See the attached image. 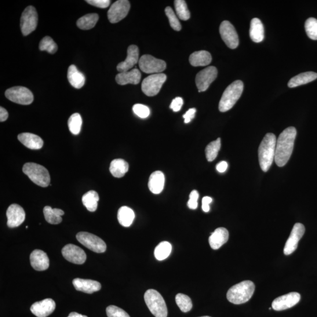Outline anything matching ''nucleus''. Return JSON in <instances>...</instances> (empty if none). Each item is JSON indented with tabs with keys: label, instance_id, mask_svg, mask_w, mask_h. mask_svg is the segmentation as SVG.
Here are the masks:
<instances>
[{
	"label": "nucleus",
	"instance_id": "f257e3e1",
	"mask_svg": "<svg viewBox=\"0 0 317 317\" xmlns=\"http://www.w3.org/2000/svg\"><path fill=\"white\" fill-rule=\"evenodd\" d=\"M297 130L291 126L284 129L277 140L275 162L279 167L285 166L289 161L294 149Z\"/></svg>",
	"mask_w": 317,
	"mask_h": 317
},
{
	"label": "nucleus",
	"instance_id": "f03ea898",
	"mask_svg": "<svg viewBox=\"0 0 317 317\" xmlns=\"http://www.w3.org/2000/svg\"><path fill=\"white\" fill-rule=\"evenodd\" d=\"M277 140L275 134H265L258 148V159L262 170L266 172L270 168L275 159Z\"/></svg>",
	"mask_w": 317,
	"mask_h": 317
},
{
	"label": "nucleus",
	"instance_id": "7ed1b4c3",
	"mask_svg": "<svg viewBox=\"0 0 317 317\" xmlns=\"http://www.w3.org/2000/svg\"><path fill=\"white\" fill-rule=\"evenodd\" d=\"M254 290V284L246 280L232 287L228 291L227 298L234 304L246 303L252 297Z\"/></svg>",
	"mask_w": 317,
	"mask_h": 317
},
{
	"label": "nucleus",
	"instance_id": "20e7f679",
	"mask_svg": "<svg viewBox=\"0 0 317 317\" xmlns=\"http://www.w3.org/2000/svg\"><path fill=\"white\" fill-rule=\"evenodd\" d=\"M244 89L243 83L238 80L231 83L225 89L218 105V109L221 112H227L231 109L242 96Z\"/></svg>",
	"mask_w": 317,
	"mask_h": 317
},
{
	"label": "nucleus",
	"instance_id": "39448f33",
	"mask_svg": "<svg viewBox=\"0 0 317 317\" xmlns=\"http://www.w3.org/2000/svg\"><path fill=\"white\" fill-rule=\"evenodd\" d=\"M23 172L36 185L42 188L49 187L50 175L45 167L35 163H26L23 167Z\"/></svg>",
	"mask_w": 317,
	"mask_h": 317
},
{
	"label": "nucleus",
	"instance_id": "423d86ee",
	"mask_svg": "<svg viewBox=\"0 0 317 317\" xmlns=\"http://www.w3.org/2000/svg\"><path fill=\"white\" fill-rule=\"evenodd\" d=\"M146 304L155 317H167V308L165 300L158 291L148 290L144 296Z\"/></svg>",
	"mask_w": 317,
	"mask_h": 317
},
{
	"label": "nucleus",
	"instance_id": "0eeeda50",
	"mask_svg": "<svg viewBox=\"0 0 317 317\" xmlns=\"http://www.w3.org/2000/svg\"><path fill=\"white\" fill-rule=\"evenodd\" d=\"M166 79V75L162 73L149 76L142 82V90L146 96H155L160 92Z\"/></svg>",
	"mask_w": 317,
	"mask_h": 317
},
{
	"label": "nucleus",
	"instance_id": "6e6552de",
	"mask_svg": "<svg viewBox=\"0 0 317 317\" xmlns=\"http://www.w3.org/2000/svg\"><path fill=\"white\" fill-rule=\"evenodd\" d=\"M76 239L83 246L97 253H104L107 245L99 237L88 232H79L76 236Z\"/></svg>",
	"mask_w": 317,
	"mask_h": 317
},
{
	"label": "nucleus",
	"instance_id": "1a4fd4ad",
	"mask_svg": "<svg viewBox=\"0 0 317 317\" xmlns=\"http://www.w3.org/2000/svg\"><path fill=\"white\" fill-rule=\"evenodd\" d=\"M5 96L7 99L20 105H30L34 101L31 91L24 86L12 87L6 91Z\"/></svg>",
	"mask_w": 317,
	"mask_h": 317
},
{
	"label": "nucleus",
	"instance_id": "9d476101",
	"mask_svg": "<svg viewBox=\"0 0 317 317\" xmlns=\"http://www.w3.org/2000/svg\"><path fill=\"white\" fill-rule=\"evenodd\" d=\"M38 24V14L33 6H28L22 14L20 27L22 33L24 36L33 32Z\"/></svg>",
	"mask_w": 317,
	"mask_h": 317
},
{
	"label": "nucleus",
	"instance_id": "9b49d317",
	"mask_svg": "<svg viewBox=\"0 0 317 317\" xmlns=\"http://www.w3.org/2000/svg\"><path fill=\"white\" fill-rule=\"evenodd\" d=\"M140 68L146 74H160L165 70L166 64L165 61L157 59L151 55H144L139 61Z\"/></svg>",
	"mask_w": 317,
	"mask_h": 317
},
{
	"label": "nucleus",
	"instance_id": "f8f14e48",
	"mask_svg": "<svg viewBox=\"0 0 317 317\" xmlns=\"http://www.w3.org/2000/svg\"><path fill=\"white\" fill-rule=\"evenodd\" d=\"M130 9V3L127 0H119L112 4L108 12L109 21L113 24L118 23L127 16Z\"/></svg>",
	"mask_w": 317,
	"mask_h": 317
},
{
	"label": "nucleus",
	"instance_id": "ddd939ff",
	"mask_svg": "<svg viewBox=\"0 0 317 317\" xmlns=\"http://www.w3.org/2000/svg\"><path fill=\"white\" fill-rule=\"evenodd\" d=\"M220 34L225 44L231 49H236L239 44L238 33L234 26L228 21H224L220 24Z\"/></svg>",
	"mask_w": 317,
	"mask_h": 317
},
{
	"label": "nucleus",
	"instance_id": "4468645a",
	"mask_svg": "<svg viewBox=\"0 0 317 317\" xmlns=\"http://www.w3.org/2000/svg\"><path fill=\"white\" fill-rule=\"evenodd\" d=\"M217 70L216 67H207L200 71L196 76V84L199 92H204L209 88L217 76Z\"/></svg>",
	"mask_w": 317,
	"mask_h": 317
},
{
	"label": "nucleus",
	"instance_id": "2eb2a0df",
	"mask_svg": "<svg viewBox=\"0 0 317 317\" xmlns=\"http://www.w3.org/2000/svg\"><path fill=\"white\" fill-rule=\"evenodd\" d=\"M304 225L301 223L295 224L291 232L289 239L286 242L284 249V253L285 255L292 254L297 249L298 244L305 233Z\"/></svg>",
	"mask_w": 317,
	"mask_h": 317
},
{
	"label": "nucleus",
	"instance_id": "dca6fc26",
	"mask_svg": "<svg viewBox=\"0 0 317 317\" xmlns=\"http://www.w3.org/2000/svg\"><path fill=\"white\" fill-rule=\"evenodd\" d=\"M62 254L67 261L76 264H82L86 260V255L81 248L68 244L62 250Z\"/></svg>",
	"mask_w": 317,
	"mask_h": 317
},
{
	"label": "nucleus",
	"instance_id": "f3484780",
	"mask_svg": "<svg viewBox=\"0 0 317 317\" xmlns=\"http://www.w3.org/2000/svg\"><path fill=\"white\" fill-rule=\"evenodd\" d=\"M300 299L299 293L291 292L276 298L273 302L272 308L276 311L285 310L297 304Z\"/></svg>",
	"mask_w": 317,
	"mask_h": 317
},
{
	"label": "nucleus",
	"instance_id": "a211bd4d",
	"mask_svg": "<svg viewBox=\"0 0 317 317\" xmlns=\"http://www.w3.org/2000/svg\"><path fill=\"white\" fill-rule=\"evenodd\" d=\"M7 225L10 228L19 227L25 220V213L23 207L17 204H13L9 207L6 212Z\"/></svg>",
	"mask_w": 317,
	"mask_h": 317
},
{
	"label": "nucleus",
	"instance_id": "6ab92c4d",
	"mask_svg": "<svg viewBox=\"0 0 317 317\" xmlns=\"http://www.w3.org/2000/svg\"><path fill=\"white\" fill-rule=\"evenodd\" d=\"M56 307V302L52 298H47L35 302L31 305L30 310L37 317H47L52 314Z\"/></svg>",
	"mask_w": 317,
	"mask_h": 317
},
{
	"label": "nucleus",
	"instance_id": "aec40b11",
	"mask_svg": "<svg viewBox=\"0 0 317 317\" xmlns=\"http://www.w3.org/2000/svg\"><path fill=\"white\" fill-rule=\"evenodd\" d=\"M139 49L137 46H130L127 49L126 60L117 65V70L119 72L130 71L134 65L139 63Z\"/></svg>",
	"mask_w": 317,
	"mask_h": 317
},
{
	"label": "nucleus",
	"instance_id": "412c9836",
	"mask_svg": "<svg viewBox=\"0 0 317 317\" xmlns=\"http://www.w3.org/2000/svg\"><path fill=\"white\" fill-rule=\"evenodd\" d=\"M30 263L35 270L41 271L46 270L50 266V260L44 251L35 250L31 253Z\"/></svg>",
	"mask_w": 317,
	"mask_h": 317
},
{
	"label": "nucleus",
	"instance_id": "4be33fe9",
	"mask_svg": "<svg viewBox=\"0 0 317 317\" xmlns=\"http://www.w3.org/2000/svg\"><path fill=\"white\" fill-rule=\"evenodd\" d=\"M72 284L76 290L87 294H93L101 289V284L92 280L75 279Z\"/></svg>",
	"mask_w": 317,
	"mask_h": 317
},
{
	"label": "nucleus",
	"instance_id": "5701e85b",
	"mask_svg": "<svg viewBox=\"0 0 317 317\" xmlns=\"http://www.w3.org/2000/svg\"><path fill=\"white\" fill-rule=\"evenodd\" d=\"M141 79V72L137 68L129 71L120 72L115 78L116 82L121 85H137L140 82Z\"/></svg>",
	"mask_w": 317,
	"mask_h": 317
},
{
	"label": "nucleus",
	"instance_id": "b1692460",
	"mask_svg": "<svg viewBox=\"0 0 317 317\" xmlns=\"http://www.w3.org/2000/svg\"><path fill=\"white\" fill-rule=\"evenodd\" d=\"M229 238V232L227 229L217 228L209 237L210 246L213 249L217 250L228 241Z\"/></svg>",
	"mask_w": 317,
	"mask_h": 317
},
{
	"label": "nucleus",
	"instance_id": "393cba45",
	"mask_svg": "<svg viewBox=\"0 0 317 317\" xmlns=\"http://www.w3.org/2000/svg\"><path fill=\"white\" fill-rule=\"evenodd\" d=\"M18 140L25 147L32 150H38L43 147V142L41 138L31 133H23L18 134Z\"/></svg>",
	"mask_w": 317,
	"mask_h": 317
},
{
	"label": "nucleus",
	"instance_id": "a878e982",
	"mask_svg": "<svg viewBox=\"0 0 317 317\" xmlns=\"http://www.w3.org/2000/svg\"><path fill=\"white\" fill-rule=\"evenodd\" d=\"M165 178L163 172L155 171L151 174L148 182L149 190L153 194L158 195L162 192L165 186Z\"/></svg>",
	"mask_w": 317,
	"mask_h": 317
},
{
	"label": "nucleus",
	"instance_id": "bb28decb",
	"mask_svg": "<svg viewBox=\"0 0 317 317\" xmlns=\"http://www.w3.org/2000/svg\"><path fill=\"white\" fill-rule=\"evenodd\" d=\"M68 79L70 84L76 89L81 88L85 82L84 75L74 65H71L68 68Z\"/></svg>",
	"mask_w": 317,
	"mask_h": 317
},
{
	"label": "nucleus",
	"instance_id": "cd10ccee",
	"mask_svg": "<svg viewBox=\"0 0 317 317\" xmlns=\"http://www.w3.org/2000/svg\"><path fill=\"white\" fill-rule=\"evenodd\" d=\"M250 36L254 42H261L264 39V26L260 20L257 18H254L251 21Z\"/></svg>",
	"mask_w": 317,
	"mask_h": 317
},
{
	"label": "nucleus",
	"instance_id": "c85d7f7f",
	"mask_svg": "<svg viewBox=\"0 0 317 317\" xmlns=\"http://www.w3.org/2000/svg\"><path fill=\"white\" fill-rule=\"evenodd\" d=\"M316 78L317 74L316 72H306L301 73V74L295 76L291 78L288 83V86L291 88H295V87L307 84L308 83L314 81Z\"/></svg>",
	"mask_w": 317,
	"mask_h": 317
},
{
	"label": "nucleus",
	"instance_id": "c756f323",
	"mask_svg": "<svg viewBox=\"0 0 317 317\" xmlns=\"http://www.w3.org/2000/svg\"><path fill=\"white\" fill-rule=\"evenodd\" d=\"M212 58L211 54L206 51H199L191 55L189 62L194 67H204L210 64Z\"/></svg>",
	"mask_w": 317,
	"mask_h": 317
},
{
	"label": "nucleus",
	"instance_id": "7c9ffc66",
	"mask_svg": "<svg viewBox=\"0 0 317 317\" xmlns=\"http://www.w3.org/2000/svg\"><path fill=\"white\" fill-rule=\"evenodd\" d=\"M128 170V163L125 160L122 159L112 160L110 167H109V170H110L112 175L117 178H121L125 176Z\"/></svg>",
	"mask_w": 317,
	"mask_h": 317
},
{
	"label": "nucleus",
	"instance_id": "2f4dec72",
	"mask_svg": "<svg viewBox=\"0 0 317 317\" xmlns=\"http://www.w3.org/2000/svg\"><path fill=\"white\" fill-rule=\"evenodd\" d=\"M43 215L48 223L52 224H58L61 223L63 218L61 216L64 214V211L59 209H52V207L46 206L43 210Z\"/></svg>",
	"mask_w": 317,
	"mask_h": 317
},
{
	"label": "nucleus",
	"instance_id": "473e14b6",
	"mask_svg": "<svg viewBox=\"0 0 317 317\" xmlns=\"http://www.w3.org/2000/svg\"><path fill=\"white\" fill-rule=\"evenodd\" d=\"M135 217L132 209L127 206H122L118 210V220L123 227H129Z\"/></svg>",
	"mask_w": 317,
	"mask_h": 317
},
{
	"label": "nucleus",
	"instance_id": "72a5a7b5",
	"mask_svg": "<svg viewBox=\"0 0 317 317\" xmlns=\"http://www.w3.org/2000/svg\"><path fill=\"white\" fill-rule=\"evenodd\" d=\"M100 198L98 193L94 191H90L82 196V201L87 209L91 212H94L98 208V202Z\"/></svg>",
	"mask_w": 317,
	"mask_h": 317
},
{
	"label": "nucleus",
	"instance_id": "f704fd0d",
	"mask_svg": "<svg viewBox=\"0 0 317 317\" xmlns=\"http://www.w3.org/2000/svg\"><path fill=\"white\" fill-rule=\"evenodd\" d=\"M98 20H99V16L97 14H88L80 18L76 24L81 30H88L96 26Z\"/></svg>",
	"mask_w": 317,
	"mask_h": 317
},
{
	"label": "nucleus",
	"instance_id": "c9c22d12",
	"mask_svg": "<svg viewBox=\"0 0 317 317\" xmlns=\"http://www.w3.org/2000/svg\"><path fill=\"white\" fill-rule=\"evenodd\" d=\"M172 249V245L169 242H162L159 243L155 250L154 254L156 259L159 261L166 259L169 256Z\"/></svg>",
	"mask_w": 317,
	"mask_h": 317
},
{
	"label": "nucleus",
	"instance_id": "e433bc0d",
	"mask_svg": "<svg viewBox=\"0 0 317 317\" xmlns=\"http://www.w3.org/2000/svg\"><path fill=\"white\" fill-rule=\"evenodd\" d=\"M221 148V139L218 138L216 141L210 142L206 148V156L209 162H212L217 158Z\"/></svg>",
	"mask_w": 317,
	"mask_h": 317
},
{
	"label": "nucleus",
	"instance_id": "4c0bfd02",
	"mask_svg": "<svg viewBox=\"0 0 317 317\" xmlns=\"http://www.w3.org/2000/svg\"><path fill=\"white\" fill-rule=\"evenodd\" d=\"M177 15L180 20L187 21L191 18V13L188 8L187 3L184 0H176L174 1Z\"/></svg>",
	"mask_w": 317,
	"mask_h": 317
},
{
	"label": "nucleus",
	"instance_id": "58836bf2",
	"mask_svg": "<svg viewBox=\"0 0 317 317\" xmlns=\"http://www.w3.org/2000/svg\"><path fill=\"white\" fill-rule=\"evenodd\" d=\"M82 119L78 113L72 114L69 118L68 125L70 132L74 134H78L81 130Z\"/></svg>",
	"mask_w": 317,
	"mask_h": 317
},
{
	"label": "nucleus",
	"instance_id": "ea45409f",
	"mask_svg": "<svg viewBox=\"0 0 317 317\" xmlns=\"http://www.w3.org/2000/svg\"><path fill=\"white\" fill-rule=\"evenodd\" d=\"M176 302L180 310L184 312L190 311L192 308L193 305L191 298L184 294H178L176 295Z\"/></svg>",
	"mask_w": 317,
	"mask_h": 317
},
{
	"label": "nucleus",
	"instance_id": "a19ab883",
	"mask_svg": "<svg viewBox=\"0 0 317 317\" xmlns=\"http://www.w3.org/2000/svg\"><path fill=\"white\" fill-rule=\"evenodd\" d=\"M39 50L46 51L50 54H54L57 52L58 46L54 40L49 36H45L39 42Z\"/></svg>",
	"mask_w": 317,
	"mask_h": 317
},
{
	"label": "nucleus",
	"instance_id": "79ce46f5",
	"mask_svg": "<svg viewBox=\"0 0 317 317\" xmlns=\"http://www.w3.org/2000/svg\"><path fill=\"white\" fill-rule=\"evenodd\" d=\"M305 30L309 38L317 40V20L316 18H309L305 21Z\"/></svg>",
	"mask_w": 317,
	"mask_h": 317
},
{
	"label": "nucleus",
	"instance_id": "37998d69",
	"mask_svg": "<svg viewBox=\"0 0 317 317\" xmlns=\"http://www.w3.org/2000/svg\"><path fill=\"white\" fill-rule=\"evenodd\" d=\"M166 15L168 18L170 27H172L174 30L179 31L182 29L181 24L178 21L175 13L173 12V10L170 7H167L165 10Z\"/></svg>",
	"mask_w": 317,
	"mask_h": 317
},
{
	"label": "nucleus",
	"instance_id": "c03bdc74",
	"mask_svg": "<svg viewBox=\"0 0 317 317\" xmlns=\"http://www.w3.org/2000/svg\"><path fill=\"white\" fill-rule=\"evenodd\" d=\"M108 317H130L127 313L115 305H109L106 309Z\"/></svg>",
	"mask_w": 317,
	"mask_h": 317
},
{
	"label": "nucleus",
	"instance_id": "a18cd8bd",
	"mask_svg": "<svg viewBox=\"0 0 317 317\" xmlns=\"http://www.w3.org/2000/svg\"><path fill=\"white\" fill-rule=\"evenodd\" d=\"M133 111L134 114L141 118H147L150 115V109L147 106L142 104L134 105Z\"/></svg>",
	"mask_w": 317,
	"mask_h": 317
},
{
	"label": "nucleus",
	"instance_id": "49530a36",
	"mask_svg": "<svg viewBox=\"0 0 317 317\" xmlns=\"http://www.w3.org/2000/svg\"><path fill=\"white\" fill-rule=\"evenodd\" d=\"M199 195L198 191L194 190L191 193L190 195H189V200L188 202V206L189 209L195 210L198 208V200L199 199Z\"/></svg>",
	"mask_w": 317,
	"mask_h": 317
},
{
	"label": "nucleus",
	"instance_id": "de8ad7c7",
	"mask_svg": "<svg viewBox=\"0 0 317 317\" xmlns=\"http://www.w3.org/2000/svg\"><path fill=\"white\" fill-rule=\"evenodd\" d=\"M86 2L98 8H107L110 5L111 2L109 0H88Z\"/></svg>",
	"mask_w": 317,
	"mask_h": 317
},
{
	"label": "nucleus",
	"instance_id": "09e8293b",
	"mask_svg": "<svg viewBox=\"0 0 317 317\" xmlns=\"http://www.w3.org/2000/svg\"><path fill=\"white\" fill-rule=\"evenodd\" d=\"M184 104V100L180 97L174 98L170 105V108L174 112H178L180 110Z\"/></svg>",
	"mask_w": 317,
	"mask_h": 317
},
{
	"label": "nucleus",
	"instance_id": "8fccbe9b",
	"mask_svg": "<svg viewBox=\"0 0 317 317\" xmlns=\"http://www.w3.org/2000/svg\"><path fill=\"white\" fill-rule=\"evenodd\" d=\"M196 109L195 108L189 109V110L184 115L183 117L185 119V123H189L192 121V120L195 117Z\"/></svg>",
	"mask_w": 317,
	"mask_h": 317
},
{
	"label": "nucleus",
	"instance_id": "3c124183",
	"mask_svg": "<svg viewBox=\"0 0 317 317\" xmlns=\"http://www.w3.org/2000/svg\"><path fill=\"white\" fill-rule=\"evenodd\" d=\"M212 198L209 196H205L202 199V209L205 212H209L210 204L212 202Z\"/></svg>",
	"mask_w": 317,
	"mask_h": 317
},
{
	"label": "nucleus",
	"instance_id": "603ef678",
	"mask_svg": "<svg viewBox=\"0 0 317 317\" xmlns=\"http://www.w3.org/2000/svg\"><path fill=\"white\" fill-rule=\"evenodd\" d=\"M228 167V164L227 162L222 161L216 165V170L218 172L224 173L227 171Z\"/></svg>",
	"mask_w": 317,
	"mask_h": 317
},
{
	"label": "nucleus",
	"instance_id": "864d4df0",
	"mask_svg": "<svg viewBox=\"0 0 317 317\" xmlns=\"http://www.w3.org/2000/svg\"><path fill=\"white\" fill-rule=\"evenodd\" d=\"M9 118V113L5 108H0V121L5 122Z\"/></svg>",
	"mask_w": 317,
	"mask_h": 317
},
{
	"label": "nucleus",
	"instance_id": "5fc2aeb1",
	"mask_svg": "<svg viewBox=\"0 0 317 317\" xmlns=\"http://www.w3.org/2000/svg\"><path fill=\"white\" fill-rule=\"evenodd\" d=\"M68 317H88L86 315L78 314L77 312H71L70 315Z\"/></svg>",
	"mask_w": 317,
	"mask_h": 317
},
{
	"label": "nucleus",
	"instance_id": "6e6d98bb",
	"mask_svg": "<svg viewBox=\"0 0 317 317\" xmlns=\"http://www.w3.org/2000/svg\"><path fill=\"white\" fill-rule=\"evenodd\" d=\"M200 317H211V316H200Z\"/></svg>",
	"mask_w": 317,
	"mask_h": 317
}]
</instances>
